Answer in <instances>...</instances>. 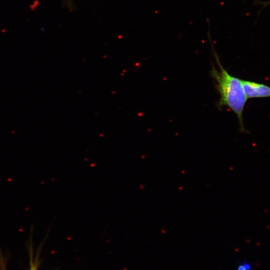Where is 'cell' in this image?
<instances>
[{
	"label": "cell",
	"instance_id": "7a4b0ae2",
	"mask_svg": "<svg viewBox=\"0 0 270 270\" xmlns=\"http://www.w3.org/2000/svg\"><path fill=\"white\" fill-rule=\"evenodd\" d=\"M242 84L248 98L270 97V86L267 85L243 80Z\"/></svg>",
	"mask_w": 270,
	"mask_h": 270
},
{
	"label": "cell",
	"instance_id": "6da1fadb",
	"mask_svg": "<svg viewBox=\"0 0 270 270\" xmlns=\"http://www.w3.org/2000/svg\"><path fill=\"white\" fill-rule=\"evenodd\" d=\"M218 70L213 66L210 71L212 77L215 81L216 88L220 98L218 104V108L227 106L237 116L240 130L246 132L244 126L242 113L248 98L242 84V80L230 75L222 65L219 58L212 47Z\"/></svg>",
	"mask_w": 270,
	"mask_h": 270
},
{
	"label": "cell",
	"instance_id": "3957f363",
	"mask_svg": "<svg viewBox=\"0 0 270 270\" xmlns=\"http://www.w3.org/2000/svg\"><path fill=\"white\" fill-rule=\"evenodd\" d=\"M251 269L252 265L248 262H244L239 266L238 270H250Z\"/></svg>",
	"mask_w": 270,
	"mask_h": 270
},
{
	"label": "cell",
	"instance_id": "277c9868",
	"mask_svg": "<svg viewBox=\"0 0 270 270\" xmlns=\"http://www.w3.org/2000/svg\"><path fill=\"white\" fill-rule=\"evenodd\" d=\"M30 270H36V268L35 266H33L32 265V267H31V269Z\"/></svg>",
	"mask_w": 270,
	"mask_h": 270
}]
</instances>
